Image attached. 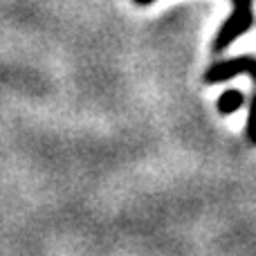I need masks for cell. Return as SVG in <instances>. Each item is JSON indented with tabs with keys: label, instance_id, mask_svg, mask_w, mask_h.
<instances>
[{
	"label": "cell",
	"instance_id": "obj_3",
	"mask_svg": "<svg viewBox=\"0 0 256 256\" xmlns=\"http://www.w3.org/2000/svg\"><path fill=\"white\" fill-rule=\"evenodd\" d=\"M243 106V92L240 90H227L218 97V112L220 115H232Z\"/></svg>",
	"mask_w": 256,
	"mask_h": 256
},
{
	"label": "cell",
	"instance_id": "obj_1",
	"mask_svg": "<svg viewBox=\"0 0 256 256\" xmlns=\"http://www.w3.org/2000/svg\"><path fill=\"white\" fill-rule=\"evenodd\" d=\"M135 4H150L155 0H132ZM234 2V14L222 22L220 32H218L216 40H214V52H222L227 50L240 34L252 27V0H232Z\"/></svg>",
	"mask_w": 256,
	"mask_h": 256
},
{
	"label": "cell",
	"instance_id": "obj_2",
	"mask_svg": "<svg viewBox=\"0 0 256 256\" xmlns=\"http://www.w3.org/2000/svg\"><path fill=\"white\" fill-rule=\"evenodd\" d=\"M252 74L256 81V58L252 56H238L232 58V61H220L214 63L207 72H204V81L207 84H222V81L232 79L236 74Z\"/></svg>",
	"mask_w": 256,
	"mask_h": 256
},
{
	"label": "cell",
	"instance_id": "obj_4",
	"mask_svg": "<svg viewBox=\"0 0 256 256\" xmlns=\"http://www.w3.org/2000/svg\"><path fill=\"white\" fill-rule=\"evenodd\" d=\"M248 135L252 137V142H254V137H256V97H254V102H252V108H250V122H248Z\"/></svg>",
	"mask_w": 256,
	"mask_h": 256
}]
</instances>
